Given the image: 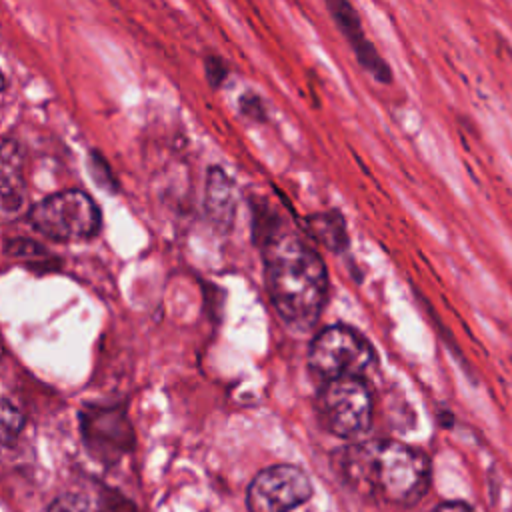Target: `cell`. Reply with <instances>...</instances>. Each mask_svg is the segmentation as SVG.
Here are the masks:
<instances>
[{
    "mask_svg": "<svg viewBox=\"0 0 512 512\" xmlns=\"http://www.w3.org/2000/svg\"><path fill=\"white\" fill-rule=\"evenodd\" d=\"M254 230L262 238L266 290L278 316L298 330L314 326L328 294L322 256L300 234L288 230L266 202L254 208Z\"/></svg>",
    "mask_w": 512,
    "mask_h": 512,
    "instance_id": "6da1fadb",
    "label": "cell"
},
{
    "mask_svg": "<svg viewBox=\"0 0 512 512\" xmlns=\"http://www.w3.org/2000/svg\"><path fill=\"white\" fill-rule=\"evenodd\" d=\"M334 468L360 496L390 506L418 504L432 478L428 456L398 440H364L336 450Z\"/></svg>",
    "mask_w": 512,
    "mask_h": 512,
    "instance_id": "7a4b0ae2",
    "label": "cell"
},
{
    "mask_svg": "<svg viewBox=\"0 0 512 512\" xmlns=\"http://www.w3.org/2000/svg\"><path fill=\"white\" fill-rule=\"evenodd\" d=\"M316 414L322 426L336 438L358 440L374 418V398L362 376L326 380L316 396Z\"/></svg>",
    "mask_w": 512,
    "mask_h": 512,
    "instance_id": "3957f363",
    "label": "cell"
},
{
    "mask_svg": "<svg viewBox=\"0 0 512 512\" xmlns=\"http://www.w3.org/2000/svg\"><path fill=\"white\" fill-rule=\"evenodd\" d=\"M28 216L40 234L58 242L88 240L100 230V210L82 190L56 192L34 204Z\"/></svg>",
    "mask_w": 512,
    "mask_h": 512,
    "instance_id": "277c9868",
    "label": "cell"
},
{
    "mask_svg": "<svg viewBox=\"0 0 512 512\" xmlns=\"http://www.w3.org/2000/svg\"><path fill=\"white\" fill-rule=\"evenodd\" d=\"M376 362V352L370 342L350 326H328L318 332L308 350L310 370L332 380L340 376H364Z\"/></svg>",
    "mask_w": 512,
    "mask_h": 512,
    "instance_id": "5b68a950",
    "label": "cell"
},
{
    "mask_svg": "<svg viewBox=\"0 0 512 512\" xmlns=\"http://www.w3.org/2000/svg\"><path fill=\"white\" fill-rule=\"evenodd\" d=\"M314 488L308 474L294 464H276L260 470L248 490L250 512H290L310 500Z\"/></svg>",
    "mask_w": 512,
    "mask_h": 512,
    "instance_id": "8992f818",
    "label": "cell"
},
{
    "mask_svg": "<svg viewBox=\"0 0 512 512\" xmlns=\"http://www.w3.org/2000/svg\"><path fill=\"white\" fill-rule=\"evenodd\" d=\"M80 430L92 458L112 464L134 448V430L122 406H88L80 412Z\"/></svg>",
    "mask_w": 512,
    "mask_h": 512,
    "instance_id": "52a82bcc",
    "label": "cell"
},
{
    "mask_svg": "<svg viewBox=\"0 0 512 512\" xmlns=\"http://www.w3.org/2000/svg\"><path fill=\"white\" fill-rule=\"evenodd\" d=\"M24 178V150L14 138L0 140V224L14 222L30 212Z\"/></svg>",
    "mask_w": 512,
    "mask_h": 512,
    "instance_id": "ba28073f",
    "label": "cell"
},
{
    "mask_svg": "<svg viewBox=\"0 0 512 512\" xmlns=\"http://www.w3.org/2000/svg\"><path fill=\"white\" fill-rule=\"evenodd\" d=\"M324 6L334 20L336 28L344 36V40L352 46L356 62L366 70L372 78H382L388 72V62L378 52V48L366 38L362 18L352 4V0H324Z\"/></svg>",
    "mask_w": 512,
    "mask_h": 512,
    "instance_id": "9c48e42d",
    "label": "cell"
},
{
    "mask_svg": "<svg viewBox=\"0 0 512 512\" xmlns=\"http://www.w3.org/2000/svg\"><path fill=\"white\" fill-rule=\"evenodd\" d=\"M204 210L218 232H228L232 228L236 216V190L232 178L220 166L208 168Z\"/></svg>",
    "mask_w": 512,
    "mask_h": 512,
    "instance_id": "30bf717a",
    "label": "cell"
},
{
    "mask_svg": "<svg viewBox=\"0 0 512 512\" xmlns=\"http://www.w3.org/2000/svg\"><path fill=\"white\" fill-rule=\"evenodd\" d=\"M310 236L330 250H342L346 246V222L340 212H320L308 218Z\"/></svg>",
    "mask_w": 512,
    "mask_h": 512,
    "instance_id": "8fae6325",
    "label": "cell"
},
{
    "mask_svg": "<svg viewBox=\"0 0 512 512\" xmlns=\"http://www.w3.org/2000/svg\"><path fill=\"white\" fill-rule=\"evenodd\" d=\"M22 428V412L12 402L0 398V446H14Z\"/></svg>",
    "mask_w": 512,
    "mask_h": 512,
    "instance_id": "7c38bea8",
    "label": "cell"
},
{
    "mask_svg": "<svg viewBox=\"0 0 512 512\" xmlns=\"http://www.w3.org/2000/svg\"><path fill=\"white\" fill-rule=\"evenodd\" d=\"M48 512H98V504L82 492H64L48 506Z\"/></svg>",
    "mask_w": 512,
    "mask_h": 512,
    "instance_id": "4fadbf2b",
    "label": "cell"
},
{
    "mask_svg": "<svg viewBox=\"0 0 512 512\" xmlns=\"http://www.w3.org/2000/svg\"><path fill=\"white\" fill-rule=\"evenodd\" d=\"M238 108L242 112V116H246L252 122H266L268 120V110H266V102L260 94L256 92H244L238 98Z\"/></svg>",
    "mask_w": 512,
    "mask_h": 512,
    "instance_id": "5bb4252c",
    "label": "cell"
},
{
    "mask_svg": "<svg viewBox=\"0 0 512 512\" xmlns=\"http://www.w3.org/2000/svg\"><path fill=\"white\" fill-rule=\"evenodd\" d=\"M88 168H90V174H92V178H94V182H96L98 186H102V188H104V190H108V192L116 190L114 174H112V170H110L108 162L100 156V152H94V150L90 152Z\"/></svg>",
    "mask_w": 512,
    "mask_h": 512,
    "instance_id": "9a60e30c",
    "label": "cell"
},
{
    "mask_svg": "<svg viewBox=\"0 0 512 512\" xmlns=\"http://www.w3.org/2000/svg\"><path fill=\"white\" fill-rule=\"evenodd\" d=\"M6 254L14 256V258H22V260H32V262L48 258L46 250L40 244L32 242V240H12V242H8L6 244Z\"/></svg>",
    "mask_w": 512,
    "mask_h": 512,
    "instance_id": "2e32d148",
    "label": "cell"
},
{
    "mask_svg": "<svg viewBox=\"0 0 512 512\" xmlns=\"http://www.w3.org/2000/svg\"><path fill=\"white\" fill-rule=\"evenodd\" d=\"M204 74H206L208 84L216 90L226 82V78L230 74V66L220 56L210 54L204 58Z\"/></svg>",
    "mask_w": 512,
    "mask_h": 512,
    "instance_id": "e0dca14e",
    "label": "cell"
},
{
    "mask_svg": "<svg viewBox=\"0 0 512 512\" xmlns=\"http://www.w3.org/2000/svg\"><path fill=\"white\" fill-rule=\"evenodd\" d=\"M98 512H140V510L136 508V504H132L128 498H124L120 492L106 490L98 504Z\"/></svg>",
    "mask_w": 512,
    "mask_h": 512,
    "instance_id": "ac0fdd59",
    "label": "cell"
},
{
    "mask_svg": "<svg viewBox=\"0 0 512 512\" xmlns=\"http://www.w3.org/2000/svg\"><path fill=\"white\" fill-rule=\"evenodd\" d=\"M432 512H478L474 506L466 504V502H460V500H448V502H442L438 504Z\"/></svg>",
    "mask_w": 512,
    "mask_h": 512,
    "instance_id": "d6986e66",
    "label": "cell"
},
{
    "mask_svg": "<svg viewBox=\"0 0 512 512\" xmlns=\"http://www.w3.org/2000/svg\"><path fill=\"white\" fill-rule=\"evenodd\" d=\"M6 88V76H4V72L0 70V92Z\"/></svg>",
    "mask_w": 512,
    "mask_h": 512,
    "instance_id": "ffe728a7",
    "label": "cell"
}]
</instances>
